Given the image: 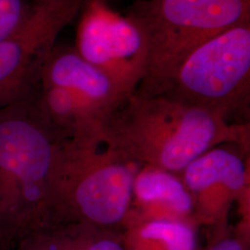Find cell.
<instances>
[{
	"mask_svg": "<svg viewBox=\"0 0 250 250\" xmlns=\"http://www.w3.org/2000/svg\"><path fill=\"white\" fill-rule=\"evenodd\" d=\"M212 231L208 246L200 250H250V242L244 240L235 229L225 225Z\"/></svg>",
	"mask_w": 250,
	"mask_h": 250,
	"instance_id": "15",
	"label": "cell"
},
{
	"mask_svg": "<svg viewBox=\"0 0 250 250\" xmlns=\"http://www.w3.org/2000/svg\"><path fill=\"white\" fill-rule=\"evenodd\" d=\"M224 145L199 156L180 174L194 199L198 226L227 225L229 206L249 197L248 165L239 153Z\"/></svg>",
	"mask_w": 250,
	"mask_h": 250,
	"instance_id": "8",
	"label": "cell"
},
{
	"mask_svg": "<svg viewBox=\"0 0 250 250\" xmlns=\"http://www.w3.org/2000/svg\"><path fill=\"white\" fill-rule=\"evenodd\" d=\"M38 94L0 107V250L55 221L64 140L48 122Z\"/></svg>",
	"mask_w": 250,
	"mask_h": 250,
	"instance_id": "1",
	"label": "cell"
},
{
	"mask_svg": "<svg viewBox=\"0 0 250 250\" xmlns=\"http://www.w3.org/2000/svg\"><path fill=\"white\" fill-rule=\"evenodd\" d=\"M139 168L108 142L101 129L64 141L55 183L54 224L81 222L122 231Z\"/></svg>",
	"mask_w": 250,
	"mask_h": 250,
	"instance_id": "3",
	"label": "cell"
},
{
	"mask_svg": "<svg viewBox=\"0 0 250 250\" xmlns=\"http://www.w3.org/2000/svg\"><path fill=\"white\" fill-rule=\"evenodd\" d=\"M9 250H125L122 231L81 222L50 224Z\"/></svg>",
	"mask_w": 250,
	"mask_h": 250,
	"instance_id": "11",
	"label": "cell"
},
{
	"mask_svg": "<svg viewBox=\"0 0 250 250\" xmlns=\"http://www.w3.org/2000/svg\"><path fill=\"white\" fill-rule=\"evenodd\" d=\"M102 133L140 167L179 175L205 152L224 144L246 145L249 125L162 97L133 93L105 118Z\"/></svg>",
	"mask_w": 250,
	"mask_h": 250,
	"instance_id": "2",
	"label": "cell"
},
{
	"mask_svg": "<svg viewBox=\"0 0 250 250\" xmlns=\"http://www.w3.org/2000/svg\"><path fill=\"white\" fill-rule=\"evenodd\" d=\"M86 0H34L18 28L0 42V107L36 97L63 29Z\"/></svg>",
	"mask_w": 250,
	"mask_h": 250,
	"instance_id": "6",
	"label": "cell"
},
{
	"mask_svg": "<svg viewBox=\"0 0 250 250\" xmlns=\"http://www.w3.org/2000/svg\"><path fill=\"white\" fill-rule=\"evenodd\" d=\"M75 50L105 72L127 95L143 79L147 47L142 31L105 0H86L77 28Z\"/></svg>",
	"mask_w": 250,
	"mask_h": 250,
	"instance_id": "7",
	"label": "cell"
},
{
	"mask_svg": "<svg viewBox=\"0 0 250 250\" xmlns=\"http://www.w3.org/2000/svg\"><path fill=\"white\" fill-rule=\"evenodd\" d=\"M126 16L142 31L147 47L143 79L134 93L158 97L190 54L250 21V0H137Z\"/></svg>",
	"mask_w": 250,
	"mask_h": 250,
	"instance_id": "4",
	"label": "cell"
},
{
	"mask_svg": "<svg viewBox=\"0 0 250 250\" xmlns=\"http://www.w3.org/2000/svg\"><path fill=\"white\" fill-rule=\"evenodd\" d=\"M41 83L70 90L104 120L129 96L75 49H54L42 72Z\"/></svg>",
	"mask_w": 250,
	"mask_h": 250,
	"instance_id": "9",
	"label": "cell"
},
{
	"mask_svg": "<svg viewBox=\"0 0 250 250\" xmlns=\"http://www.w3.org/2000/svg\"><path fill=\"white\" fill-rule=\"evenodd\" d=\"M249 125L250 21L200 45L181 63L160 96Z\"/></svg>",
	"mask_w": 250,
	"mask_h": 250,
	"instance_id": "5",
	"label": "cell"
},
{
	"mask_svg": "<svg viewBox=\"0 0 250 250\" xmlns=\"http://www.w3.org/2000/svg\"><path fill=\"white\" fill-rule=\"evenodd\" d=\"M130 213L188 222L198 227L195 202L179 175L140 167L134 178Z\"/></svg>",
	"mask_w": 250,
	"mask_h": 250,
	"instance_id": "10",
	"label": "cell"
},
{
	"mask_svg": "<svg viewBox=\"0 0 250 250\" xmlns=\"http://www.w3.org/2000/svg\"><path fill=\"white\" fill-rule=\"evenodd\" d=\"M125 250H200L197 226L188 222L129 213L122 230Z\"/></svg>",
	"mask_w": 250,
	"mask_h": 250,
	"instance_id": "12",
	"label": "cell"
},
{
	"mask_svg": "<svg viewBox=\"0 0 250 250\" xmlns=\"http://www.w3.org/2000/svg\"><path fill=\"white\" fill-rule=\"evenodd\" d=\"M38 99L48 122L64 141L84 138L101 129L103 117L70 90L41 83Z\"/></svg>",
	"mask_w": 250,
	"mask_h": 250,
	"instance_id": "13",
	"label": "cell"
},
{
	"mask_svg": "<svg viewBox=\"0 0 250 250\" xmlns=\"http://www.w3.org/2000/svg\"><path fill=\"white\" fill-rule=\"evenodd\" d=\"M29 6L26 0H0V42L18 28Z\"/></svg>",
	"mask_w": 250,
	"mask_h": 250,
	"instance_id": "14",
	"label": "cell"
}]
</instances>
